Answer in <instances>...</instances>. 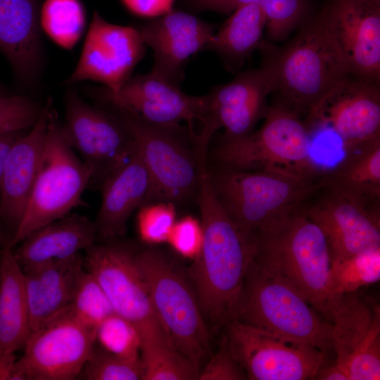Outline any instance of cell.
<instances>
[{
	"label": "cell",
	"mask_w": 380,
	"mask_h": 380,
	"mask_svg": "<svg viewBox=\"0 0 380 380\" xmlns=\"http://www.w3.org/2000/svg\"><path fill=\"white\" fill-rule=\"evenodd\" d=\"M203 232L200 253L188 270L203 316L216 326L233 319L247 271L257 251L255 232L228 217L203 174L196 198Z\"/></svg>",
	"instance_id": "6da1fadb"
},
{
	"label": "cell",
	"mask_w": 380,
	"mask_h": 380,
	"mask_svg": "<svg viewBox=\"0 0 380 380\" xmlns=\"http://www.w3.org/2000/svg\"><path fill=\"white\" fill-rule=\"evenodd\" d=\"M282 47L262 44V66L274 91L280 92L299 114L308 116L328 91L350 75L323 11L303 22Z\"/></svg>",
	"instance_id": "7a4b0ae2"
},
{
	"label": "cell",
	"mask_w": 380,
	"mask_h": 380,
	"mask_svg": "<svg viewBox=\"0 0 380 380\" xmlns=\"http://www.w3.org/2000/svg\"><path fill=\"white\" fill-rule=\"evenodd\" d=\"M300 207L279 223L256 232L257 251L253 260L265 272L295 289L330 322L328 244L319 227Z\"/></svg>",
	"instance_id": "3957f363"
},
{
	"label": "cell",
	"mask_w": 380,
	"mask_h": 380,
	"mask_svg": "<svg viewBox=\"0 0 380 380\" xmlns=\"http://www.w3.org/2000/svg\"><path fill=\"white\" fill-rule=\"evenodd\" d=\"M264 118L258 131L222 141L213 150L217 167L315 180L320 170L312 157L310 132L299 114L291 106L275 105Z\"/></svg>",
	"instance_id": "277c9868"
},
{
	"label": "cell",
	"mask_w": 380,
	"mask_h": 380,
	"mask_svg": "<svg viewBox=\"0 0 380 380\" xmlns=\"http://www.w3.org/2000/svg\"><path fill=\"white\" fill-rule=\"evenodd\" d=\"M214 194L238 227L261 232L279 223L317 189L322 180H305L279 172L217 167L208 169Z\"/></svg>",
	"instance_id": "5b68a950"
},
{
	"label": "cell",
	"mask_w": 380,
	"mask_h": 380,
	"mask_svg": "<svg viewBox=\"0 0 380 380\" xmlns=\"http://www.w3.org/2000/svg\"><path fill=\"white\" fill-rule=\"evenodd\" d=\"M127 128L141 154L151 181L150 202L177 205L197 198L203 174L195 139L179 124L149 122L109 106Z\"/></svg>",
	"instance_id": "8992f818"
},
{
	"label": "cell",
	"mask_w": 380,
	"mask_h": 380,
	"mask_svg": "<svg viewBox=\"0 0 380 380\" xmlns=\"http://www.w3.org/2000/svg\"><path fill=\"white\" fill-rule=\"evenodd\" d=\"M232 319L267 333L332 350L331 324L293 287L262 270L254 260L245 277Z\"/></svg>",
	"instance_id": "52a82bcc"
},
{
	"label": "cell",
	"mask_w": 380,
	"mask_h": 380,
	"mask_svg": "<svg viewBox=\"0 0 380 380\" xmlns=\"http://www.w3.org/2000/svg\"><path fill=\"white\" fill-rule=\"evenodd\" d=\"M156 317L172 346L200 369L210 351L205 317L189 279L156 248L137 250Z\"/></svg>",
	"instance_id": "ba28073f"
},
{
	"label": "cell",
	"mask_w": 380,
	"mask_h": 380,
	"mask_svg": "<svg viewBox=\"0 0 380 380\" xmlns=\"http://www.w3.org/2000/svg\"><path fill=\"white\" fill-rule=\"evenodd\" d=\"M90 175L68 142L52 107L35 182L23 218L6 245L13 247L40 227L68 214L80 202Z\"/></svg>",
	"instance_id": "9c48e42d"
},
{
	"label": "cell",
	"mask_w": 380,
	"mask_h": 380,
	"mask_svg": "<svg viewBox=\"0 0 380 380\" xmlns=\"http://www.w3.org/2000/svg\"><path fill=\"white\" fill-rule=\"evenodd\" d=\"M63 134L87 168L89 186L100 189L129 158L134 141L110 110L92 106L74 89L65 96Z\"/></svg>",
	"instance_id": "30bf717a"
},
{
	"label": "cell",
	"mask_w": 380,
	"mask_h": 380,
	"mask_svg": "<svg viewBox=\"0 0 380 380\" xmlns=\"http://www.w3.org/2000/svg\"><path fill=\"white\" fill-rule=\"evenodd\" d=\"M224 340L251 380L314 379L328 356L309 344L286 339L232 319Z\"/></svg>",
	"instance_id": "8fae6325"
},
{
	"label": "cell",
	"mask_w": 380,
	"mask_h": 380,
	"mask_svg": "<svg viewBox=\"0 0 380 380\" xmlns=\"http://www.w3.org/2000/svg\"><path fill=\"white\" fill-rule=\"evenodd\" d=\"M137 250L120 239L96 242L84 251V267L98 281L114 312L136 327L141 341L165 332L156 317L148 285L137 264Z\"/></svg>",
	"instance_id": "7c38bea8"
},
{
	"label": "cell",
	"mask_w": 380,
	"mask_h": 380,
	"mask_svg": "<svg viewBox=\"0 0 380 380\" xmlns=\"http://www.w3.org/2000/svg\"><path fill=\"white\" fill-rule=\"evenodd\" d=\"M96 328L80 320L70 305L32 332L17 360L21 380H73L96 343Z\"/></svg>",
	"instance_id": "4fadbf2b"
},
{
	"label": "cell",
	"mask_w": 380,
	"mask_h": 380,
	"mask_svg": "<svg viewBox=\"0 0 380 380\" xmlns=\"http://www.w3.org/2000/svg\"><path fill=\"white\" fill-rule=\"evenodd\" d=\"M334 361L350 380L380 379V305L357 291L328 297Z\"/></svg>",
	"instance_id": "5bb4252c"
},
{
	"label": "cell",
	"mask_w": 380,
	"mask_h": 380,
	"mask_svg": "<svg viewBox=\"0 0 380 380\" xmlns=\"http://www.w3.org/2000/svg\"><path fill=\"white\" fill-rule=\"evenodd\" d=\"M146 46L137 27L108 23L94 11L80 60L65 84L92 80L115 93L131 77Z\"/></svg>",
	"instance_id": "9a60e30c"
},
{
	"label": "cell",
	"mask_w": 380,
	"mask_h": 380,
	"mask_svg": "<svg viewBox=\"0 0 380 380\" xmlns=\"http://www.w3.org/2000/svg\"><path fill=\"white\" fill-rule=\"evenodd\" d=\"M97 94L109 106L149 122L173 125L186 121L195 136V121L202 124V129L209 123L207 95H189L152 72L131 77L115 93L103 88Z\"/></svg>",
	"instance_id": "2e32d148"
},
{
	"label": "cell",
	"mask_w": 380,
	"mask_h": 380,
	"mask_svg": "<svg viewBox=\"0 0 380 380\" xmlns=\"http://www.w3.org/2000/svg\"><path fill=\"white\" fill-rule=\"evenodd\" d=\"M322 11L350 75L379 84L380 7L332 0Z\"/></svg>",
	"instance_id": "e0dca14e"
},
{
	"label": "cell",
	"mask_w": 380,
	"mask_h": 380,
	"mask_svg": "<svg viewBox=\"0 0 380 380\" xmlns=\"http://www.w3.org/2000/svg\"><path fill=\"white\" fill-rule=\"evenodd\" d=\"M379 84L349 75L328 91L308 117L329 125L347 152L380 137Z\"/></svg>",
	"instance_id": "ac0fdd59"
},
{
	"label": "cell",
	"mask_w": 380,
	"mask_h": 380,
	"mask_svg": "<svg viewBox=\"0 0 380 380\" xmlns=\"http://www.w3.org/2000/svg\"><path fill=\"white\" fill-rule=\"evenodd\" d=\"M137 28L145 44L153 50L151 72L179 86L186 61L205 49L215 26L187 12L172 9Z\"/></svg>",
	"instance_id": "d6986e66"
},
{
	"label": "cell",
	"mask_w": 380,
	"mask_h": 380,
	"mask_svg": "<svg viewBox=\"0 0 380 380\" xmlns=\"http://www.w3.org/2000/svg\"><path fill=\"white\" fill-rule=\"evenodd\" d=\"M302 210L323 232L331 262L380 248L379 208H367L329 191Z\"/></svg>",
	"instance_id": "ffe728a7"
},
{
	"label": "cell",
	"mask_w": 380,
	"mask_h": 380,
	"mask_svg": "<svg viewBox=\"0 0 380 380\" xmlns=\"http://www.w3.org/2000/svg\"><path fill=\"white\" fill-rule=\"evenodd\" d=\"M274 91L267 70L241 72L230 82L214 87L207 94L210 128L215 133L224 129L222 141L243 137L252 132L267 111L269 94Z\"/></svg>",
	"instance_id": "44dd1931"
},
{
	"label": "cell",
	"mask_w": 380,
	"mask_h": 380,
	"mask_svg": "<svg viewBox=\"0 0 380 380\" xmlns=\"http://www.w3.org/2000/svg\"><path fill=\"white\" fill-rule=\"evenodd\" d=\"M52 107L49 98L37 122L16 139L8 156L0 188V215L11 237L23 218L35 182Z\"/></svg>",
	"instance_id": "7402d4cb"
},
{
	"label": "cell",
	"mask_w": 380,
	"mask_h": 380,
	"mask_svg": "<svg viewBox=\"0 0 380 380\" xmlns=\"http://www.w3.org/2000/svg\"><path fill=\"white\" fill-rule=\"evenodd\" d=\"M151 181L134 143L128 160L101 188L102 200L94 222L97 241L120 239L132 213L150 202Z\"/></svg>",
	"instance_id": "603a6c76"
},
{
	"label": "cell",
	"mask_w": 380,
	"mask_h": 380,
	"mask_svg": "<svg viewBox=\"0 0 380 380\" xmlns=\"http://www.w3.org/2000/svg\"><path fill=\"white\" fill-rule=\"evenodd\" d=\"M39 12V0H0V51L20 82L29 87L42 70Z\"/></svg>",
	"instance_id": "cb8c5ba5"
},
{
	"label": "cell",
	"mask_w": 380,
	"mask_h": 380,
	"mask_svg": "<svg viewBox=\"0 0 380 380\" xmlns=\"http://www.w3.org/2000/svg\"><path fill=\"white\" fill-rule=\"evenodd\" d=\"M30 313V334L69 306L84 270V256H72L21 267Z\"/></svg>",
	"instance_id": "d4e9b609"
},
{
	"label": "cell",
	"mask_w": 380,
	"mask_h": 380,
	"mask_svg": "<svg viewBox=\"0 0 380 380\" xmlns=\"http://www.w3.org/2000/svg\"><path fill=\"white\" fill-rule=\"evenodd\" d=\"M96 242L94 222L84 215L69 213L32 232L13 251L23 267L72 256Z\"/></svg>",
	"instance_id": "484cf974"
},
{
	"label": "cell",
	"mask_w": 380,
	"mask_h": 380,
	"mask_svg": "<svg viewBox=\"0 0 380 380\" xmlns=\"http://www.w3.org/2000/svg\"><path fill=\"white\" fill-rule=\"evenodd\" d=\"M322 182L329 191L367 208H379L380 137L345 152Z\"/></svg>",
	"instance_id": "4316f807"
},
{
	"label": "cell",
	"mask_w": 380,
	"mask_h": 380,
	"mask_svg": "<svg viewBox=\"0 0 380 380\" xmlns=\"http://www.w3.org/2000/svg\"><path fill=\"white\" fill-rule=\"evenodd\" d=\"M30 334V313L22 268L13 248L1 251L0 351L15 353Z\"/></svg>",
	"instance_id": "83f0119b"
},
{
	"label": "cell",
	"mask_w": 380,
	"mask_h": 380,
	"mask_svg": "<svg viewBox=\"0 0 380 380\" xmlns=\"http://www.w3.org/2000/svg\"><path fill=\"white\" fill-rule=\"evenodd\" d=\"M267 19L255 4L241 6L231 13L204 49L216 53L229 67L240 65L264 43Z\"/></svg>",
	"instance_id": "f1b7e54d"
},
{
	"label": "cell",
	"mask_w": 380,
	"mask_h": 380,
	"mask_svg": "<svg viewBox=\"0 0 380 380\" xmlns=\"http://www.w3.org/2000/svg\"><path fill=\"white\" fill-rule=\"evenodd\" d=\"M184 3L194 11L221 13H231L241 6L255 4L265 13L267 33L274 41L284 40L302 24L309 10L306 0H184Z\"/></svg>",
	"instance_id": "f546056e"
},
{
	"label": "cell",
	"mask_w": 380,
	"mask_h": 380,
	"mask_svg": "<svg viewBox=\"0 0 380 380\" xmlns=\"http://www.w3.org/2000/svg\"><path fill=\"white\" fill-rule=\"evenodd\" d=\"M143 380L198 379L200 369L170 343L165 334L141 341Z\"/></svg>",
	"instance_id": "4dcf8cb0"
},
{
	"label": "cell",
	"mask_w": 380,
	"mask_h": 380,
	"mask_svg": "<svg viewBox=\"0 0 380 380\" xmlns=\"http://www.w3.org/2000/svg\"><path fill=\"white\" fill-rule=\"evenodd\" d=\"M40 27L57 45L72 49L86 26V13L80 0H45L39 12Z\"/></svg>",
	"instance_id": "1f68e13d"
},
{
	"label": "cell",
	"mask_w": 380,
	"mask_h": 380,
	"mask_svg": "<svg viewBox=\"0 0 380 380\" xmlns=\"http://www.w3.org/2000/svg\"><path fill=\"white\" fill-rule=\"evenodd\" d=\"M380 279V248L358 253L331 262L328 297L357 291Z\"/></svg>",
	"instance_id": "d6a6232c"
},
{
	"label": "cell",
	"mask_w": 380,
	"mask_h": 380,
	"mask_svg": "<svg viewBox=\"0 0 380 380\" xmlns=\"http://www.w3.org/2000/svg\"><path fill=\"white\" fill-rule=\"evenodd\" d=\"M141 358L128 359L115 355L99 344L84 363L78 376L85 380H143Z\"/></svg>",
	"instance_id": "836d02e7"
},
{
	"label": "cell",
	"mask_w": 380,
	"mask_h": 380,
	"mask_svg": "<svg viewBox=\"0 0 380 380\" xmlns=\"http://www.w3.org/2000/svg\"><path fill=\"white\" fill-rule=\"evenodd\" d=\"M70 307L80 320L96 328L105 318L115 312L98 281L84 267Z\"/></svg>",
	"instance_id": "e575fe53"
},
{
	"label": "cell",
	"mask_w": 380,
	"mask_h": 380,
	"mask_svg": "<svg viewBox=\"0 0 380 380\" xmlns=\"http://www.w3.org/2000/svg\"><path fill=\"white\" fill-rule=\"evenodd\" d=\"M96 343L120 357L141 358V338L137 329L130 322L115 312L97 326Z\"/></svg>",
	"instance_id": "d590c367"
},
{
	"label": "cell",
	"mask_w": 380,
	"mask_h": 380,
	"mask_svg": "<svg viewBox=\"0 0 380 380\" xmlns=\"http://www.w3.org/2000/svg\"><path fill=\"white\" fill-rule=\"evenodd\" d=\"M176 213V205L170 202H152L141 207L137 217L140 239L148 245L167 242L177 220Z\"/></svg>",
	"instance_id": "8d00e7d4"
},
{
	"label": "cell",
	"mask_w": 380,
	"mask_h": 380,
	"mask_svg": "<svg viewBox=\"0 0 380 380\" xmlns=\"http://www.w3.org/2000/svg\"><path fill=\"white\" fill-rule=\"evenodd\" d=\"M42 107L25 95L0 97V134L30 129L38 120Z\"/></svg>",
	"instance_id": "74e56055"
},
{
	"label": "cell",
	"mask_w": 380,
	"mask_h": 380,
	"mask_svg": "<svg viewBox=\"0 0 380 380\" xmlns=\"http://www.w3.org/2000/svg\"><path fill=\"white\" fill-rule=\"evenodd\" d=\"M203 240L201 221L192 215H186L176 220L167 242L180 256L194 260L200 253Z\"/></svg>",
	"instance_id": "f35d334b"
},
{
	"label": "cell",
	"mask_w": 380,
	"mask_h": 380,
	"mask_svg": "<svg viewBox=\"0 0 380 380\" xmlns=\"http://www.w3.org/2000/svg\"><path fill=\"white\" fill-rule=\"evenodd\" d=\"M199 380H245L248 377L223 338L219 350L200 370Z\"/></svg>",
	"instance_id": "ab89813d"
},
{
	"label": "cell",
	"mask_w": 380,
	"mask_h": 380,
	"mask_svg": "<svg viewBox=\"0 0 380 380\" xmlns=\"http://www.w3.org/2000/svg\"><path fill=\"white\" fill-rule=\"evenodd\" d=\"M133 14L154 18L173 9L175 0H120Z\"/></svg>",
	"instance_id": "60d3db41"
},
{
	"label": "cell",
	"mask_w": 380,
	"mask_h": 380,
	"mask_svg": "<svg viewBox=\"0 0 380 380\" xmlns=\"http://www.w3.org/2000/svg\"><path fill=\"white\" fill-rule=\"evenodd\" d=\"M15 353L0 351V380H21Z\"/></svg>",
	"instance_id": "b9f144b4"
},
{
	"label": "cell",
	"mask_w": 380,
	"mask_h": 380,
	"mask_svg": "<svg viewBox=\"0 0 380 380\" xmlns=\"http://www.w3.org/2000/svg\"><path fill=\"white\" fill-rule=\"evenodd\" d=\"M26 130L0 134V188L4 167L11 148L16 139Z\"/></svg>",
	"instance_id": "7bdbcfd3"
},
{
	"label": "cell",
	"mask_w": 380,
	"mask_h": 380,
	"mask_svg": "<svg viewBox=\"0 0 380 380\" xmlns=\"http://www.w3.org/2000/svg\"><path fill=\"white\" fill-rule=\"evenodd\" d=\"M316 380H350L347 372L334 360L327 361L317 372Z\"/></svg>",
	"instance_id": "ee69618b"
},
{
	"label": "cell",
	"mask_w": 380,
	"mask_h": 380,
	"mask_svg": "<svg viewBox=\"0 0 380 380\" xmlns=\"http://www.w3.org/2000/svg\"><path fill=\"white\" fill-rule=\"evenodd\" d=\"M6 227L0 215V246L2 247L6 246L11 240L10 236L6 234Z\"/></svg>",
	"instance_id": "f6af8a7d"
},
{
	"label": "cell",
	"mask_w": 380,
	"mask_h": 380,
	"mask_svg": "<svg viewBox=\"0 0 380 380\" xmlns=\"http://www.w3.org/2000/svg\"><path fill=\"white\" fill-rule=\"evenodd\" d=\"M10 95L6 89L0 83V97Z\"/></svg>",
	"instance_id": "bcb514c9"
},
{
	"label": "cell",
	"mask_w": 380,
	"mask_h": 380,
	"mask_svg": "<svg viewBox=\"0 0 380 380\" xmlns=\"http://www.w3.org/2000/svg\"><path fill=\"white\" fill-rule=\"evenodd\" d=\"M363 1L373 6L380 7V0H363Z\"/></svg>",
	"instance_id": "7dc6e473"
},
{
	"label": "cell",
	"mask_w": 380,
	"mask_h": 380,
	"mask_svg": "<svg viewBox=\"0 0 380 380\" xmlns=\"http://www.w3.org/2000/svg\"><path fill=\"white\" fill-rule=\"evenodd\" d=\"M0 277H1V251H0Z\"/></svg>",
	"instance_id": "c3c4849f"
}]
</instances>
